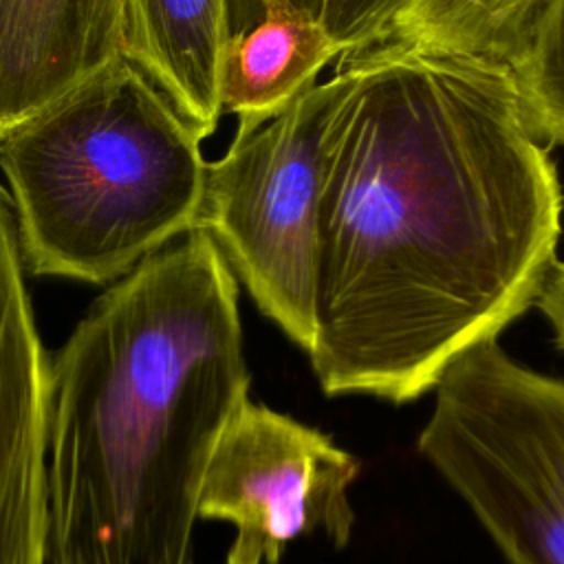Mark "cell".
Masks as SVG:
<instances>
[{"label": "cell", "mask_w": 564, "mask_h": 564, "mask_svg": "<svg viewBox=\"0 0 564 564\" xmlns=\"http://www.w3.org/2000/svg\"><path fill=\"white\" fill-rule=\"evenodd\" d=\"M335 70L308 361L403 405L535 306L564 192L507 59L388 37Z\"/></svg>", "instance_id": "6da1fadb"}, {"label": "cell", "mask_w": 564, "mask_h": 564, "mask_svg": "<svg viewBox=\"0 0 564 564\" xmlns=\"http://www.w3.org/2000/svg\"><path fill=\"white\" fill-rule=\"evenodd\" d=\"M249 386L238 280L207 229L115 280L51 357L46 564H192L203 476Z\"/></svg>", "instance_id": "7a4b0ae2"}, {"label": "cell", "mask_w": 564, "mask_h": 564, "mask_svg": "<svg viewBox=\"0 0 564 564\" xmlns=\"http://www.w3.org/2000/svg\"><path fill=\"white\" fill-rule=\"evenodd\" d=\"M15 212L0 183V564H46V355L26 289Z\"/></svg>", "instance_id": "52a82bcc"}, {"label": "cell", "mask_w": 564, "mask_h": 564, "mask_svg": "<svg viewBox=\"0 0 564 564\" xmlns=\"http://www.w3.org/2000/svg\"><path fill=\"white\" fill-rule=\"evenodd\" d=\"M535 308L549 322L553 344L564 350V260H557L551 269Z\"/></svg>", "instance_id": "5bb4252c"}, {"label": "cell", "mask_w": 564, "mask_h": 564, "mask_svg": "<svg viewBox=\"0 0 564 564\" xmlns=\"http://www.w3.org/2000/svg\"><path fill=\"white\" fill-rule=\"evenodd\" d=\"M507 64L542 137L564 145V0L538 4Z\"/></svg>", "instance_id": "7c38bea8"}, {"label": "cell", "mask_w": 564, "mask_h": 564, "mask_svg": "<svg viewBox=\"0 0 564 564\" xmlns=\"http://www.w3.org/2000/svg\"><path fill=\"white\" fill-rule=\"evenodd\" d=\"M408 2L410 0H322L317 18L341 55H346L388 40Z\"/></svg>", "instance_id": "4fadbf2b"}, {"label": "cell", "mask_w": 564, "mask_h": 564, "mask_svg": "<svg viewBox=\"0 0 564 564\" xmlns=\"http://www.w3.org/2000/svg\"><path fill=\"white\" fill-rule=\"evenodd\" d=\"M542 0H410L390 37L507 59Z\"/></svg>", "instance_id": "8fae6325"}, {"label": "cell", "mask_w": 564, "mask_h": 564, "mask_svg": "<svg viewBox=\"0 0 564 564\" xmlns=\"http://www.w3.org/2000/svg\"><path fill=\"white\" fill-rule=\"evenodd\" d=\"M229 37V0H121V55L203 141L223 117L218 70Z\"/></svg>", "instance_id": "9c48e42d"}, {"label": "cell", "mask_w": 564, "mask_h": 564, "mask_svg": "<svg viewBox=\"0 0 564 564\" xmlns=\"http://www.w3.org/2000/svg\"><path fill=\"white\" fill-rule=\"evenodd\" d=\"M416 449L507 564H564V379L480 344L434 388Z\"/></svg>", "instance_id": "277c9868"}, {"label": "cell", "mask_w": 564, "mask_h": 564, "mask_svg": "<svg viewBox=\"0 0 564 564\" xmlns=\"http://www.w3.org/2000/svg\"><path fill=\"white\" fill-rule=\"evenodd\" d=\"M203 139L119 55L0 137L24 267L106 284L198 225Z\"/></svg>", "instance_id": "3957f363"}, {"label": "cell", "mask_w": 564, "mask_h": 564, "mask_svg": "<svg viewBox=\"0 0 564 564\" xmlns=\"http://www.w3.org/2000/svg\"><path fill=\"white\" fill-rule=\"evenodd\" d=\"M359 471L330 434L247 397L212 449L198 518L234 524L225 564H280L286 544L313 533L341 549Z\"/></svg>", "instance_id": "8992f818"}, {"label": "cell", "mask_w": 564, "mask_h": 564, "mask_svg": "<svg viewBox=\"0 0 564 564\" xmlns=\"http://www.w3.org/2000/svg\"><path fill=\"white\" fill-rule=\"evenodd\" d=\"M300 9L313 13L317 18L322 0H291ZM229 18H231V35L249 29L262 18V0H229Z\"/></svg>", "instance_id": "9a60e30c"}, {"label": "cell", "mask_w": 564, "mask_h": 564, "mask_svg": "<svg viewBox=\"0 0 564 564\" xmlns=\"http://www.w3.org/2000/svg\"><path fill=\"white\" fill-rule=\"evenodd\" d=\"M121 55V0H0V137Z\"/></svg>", "instance_id": "ba28073f"}, {"label": "cell", "mask_w": 564, "mask_h": 564, "mask_svg": "<svg viewBox=\"0 0 564 564\" xmlns=\"http://www.w3.org/2000/svg\"><path fill=\"white\" fill-rule=\"evenodd\" d=\"M346 90L341 70L207 163L198 225L258 311L306 355L315 341L317 216L326 132Z\"/></svg>", "instance_id": "5b68a950"}, {"label": "cell", "mask_w": 564, "mask_h": 564, "mask_svg": "<svg viewBox=\"0 0 564 564\" xmlns=\"http://www.w3.org/2000/svg\"><path fill=\"white\" fill-rule=\"evenodd\" d=\"M341 55L319 18L291 0H262V18L223 51L218 95L245 137L289 108Z\"/></svg>", "instance_id": "30bf717a"}]
</instances>
